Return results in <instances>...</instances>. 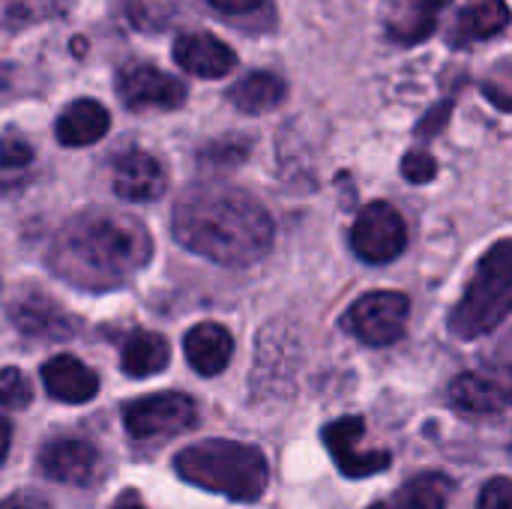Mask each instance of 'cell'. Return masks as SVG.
I'll list each match as a JSON object with an SVG mask.
<instances>
[{"instance_id": "cell-22", "label": "cell", "mask_w": 512, "mask_h": 509, "mask_svg": "<svg viewBox=\"0 0 512 509\" xmlns=\"http://www.w3.org/2000/svg\"><path fill=\"white\" fill-rule=\"evenodd\" d=\"M450 498H453V480L429 471L408 480L393 504L399 509H447Z\"/></svg>"}, {"instance_id": "cell-17", "label": "cell", "mask_w": 512, "mask_h": 509, "mask_svg": "<svg viewBox=\"0 0 512 509\" xmlns=\"http://www.w3.org/2000/svg\"><path fill=\"white\" fill-rule=\"evenodd\" d=\"M183 354L198 375L213 378V375L228 369V363L234 357V339L225 327L207 321V324H198L186 333Z\"/></svg>"}, {"instance_id": "cell-14", "label": "cell", "mask_w": 512, "mask_h": 509, "mask_svg": "<svg viewBox=\"0 0 512 509\" xmlns=\"http://www.w3.org/2000/svg\"><path fill=\"white\" fill-rule=\"evenodd\" d=\"M39 465L42 471L66 486H87L96 474L99 465V453L93 444L78 441V438H60L51 441L42 453H39Z\"/></svg>"}, {"instance_id": "cell-30", "label": "cell", "mask_w": 512, "mask_h": 509, "mask_svg": "<svg viewBox=\"0 0 512 509\" xmlns=\"http://www.w3.org/2000/svg\"><path fill=\"white\" fill-rule=\"evenodd\" d=\"M0 509H51V504L36 492H15L0 501Z\"/></svg>"}, {"instance_id": "cell-25", "label": "cell", "mask_w": 512, "mask_h": 509, "mask_svg": "<svg viewBox=\"0 0 512 509\" xmlns=\"http://www.w3.org/2000/svg\"><path fill=\"white\" fill-rule=\"evenodd\" d=\"M210 9H216L228 21H252V18H270V0H204Z\"/></svg>"}, {"instance_id": "cell-18", "label": "cell", "mask_w": 512, "mask_h": 509, "mask_svg": "<svg viewBox=\"0 0 512 509\" xmlns=\"http://www.w3.org/2000/svg\"><path fill=\"white\" fill-rule=\"evenodd\" d=\"M507 24H510L507 0H474L459 12L456 24L450 30V42L459 48V45H471V42H480V39H492Z\"/></svg>"}, {"instance_id": "cell-23", "label": "cell", "mask_w": 512, "mask_h": 509, "mask_svg": "<svg viewBox=\"0 0 512 509\" xmlns=\"http://www.w3.org/2000/svg\"><path fill=\"white\" fill-rule=\"evenodd\" d=\"M72 0H6L3 9V24L15 33L24 30L30 24L48 21V18H60L69 9Z\"/></svg>"}, {"instance_id": "cell-6", "label": "cell", "mask_w": 512, "mask_h": 509, "mask_svg": "<svg viewBox=\"0 0 512 509\" xmlns=\"http://www.w3.org/2000/svg\"><path fill=\"white\" fill-rule=\"evenodd\" d=\"M198 420V408L183 393H156L135 399L123 408V426L135 441L171 438L192 429Z\"/></svg>"}, {"instance_id": "cell-34", "label": "cell", "mask_w": 512, "mask_h": 509, "mask_svg": "<svg viewBox=\"0 0 512 509\" xmlns=\"http://www.w3.org/2000/svg\"><path fill=\"white\" fill-rule=\"evenodd\" d=\"M369 509H399L396 504H375V507H369Z\"/></svg>"}, {"instance_id": "cell-21", "label": "cell", "mask_w": 512, "mask_h": 509, "mask_svg": "<svg viewBox=\"0 0 512 509\" xmlns=\"http://www.w3.org/2000/svg\"><path fill=\"white\" fill-rule=\"evenodd\" d=\"M171 363V345L159 333H132L120 348V366L129 378H150Z\"/></svg>"}, {"instance_id": "cell-13", "label": "cell", "mask_w": 512, "mask_h": 509, "mask_svg": "<svg viewBox=\"0 0 512 509\" xmlns=\"http://www.w3.org/2000/svg\"><path fill=\"white\" fill-rule=\"evenodd\" d=\"M111 186L123 201L147 204V201H156L165 195L168 177L156 156H150L144 150H129V153L117 156Z\"/></svg>"}, {"instance_id": "cell-32", "label": "cell", "mask_w": 512, "mask_h": 509, "mask_svg": "<svg viewBox=\"0 0 512 509\" xmlns=\"http://www.w3.org/2000/svg\"><path fill=\"white\" fill-rule=\"evenodd\" d=\"M114 509H144V507H141V504H138L135 498H123V501H120V504H117Z\"/></svg>"}, {"instance_id": "cell-9", "label": "cell", "mask_w": 512, "mask_h": 509, "mask_svg": "<svg viewBox=\"0 0 512 509\" xmlns=\"http://www.w3.org/2000/svg\"><path fill=\"white\" fill-rule=\"evenodd\" d=\"M363 435H366V426L360 417H342L324 429V444H327L336 468L351 480L375 477V474L387 471L390 459H393L387 450H360Z\"/></svg>"}, {"instance_id": "cell-10", "label": "cell", "mask_w": 512, "mask_h": 509, "mask_svg": "<svg viewBox=\"0 0 512 509\" xmlns=\"http://www.w3.org/2000/svg\"><path fill=\"white\" fill-rule=\"evenodd\" d=\"M9 318L24 336H33V339H66L78 327L63 306H57L48 294H42L36 288L18 294L12 300Z\"/></svg>"}, {"instance_id": "cell-33", "label": "cell", "mask_w": 512, "mask_h": 509, "mask_svg": "<svg viewBox=\"0 0 512 509\" xmlns=\"http://www.w3.org/2000/svg\"><path fill=\"white\" fill-rule=\"evenodd\" d=\"M6 84H9V69H6V66L0 63V90H3Z\"/></svg>"}, {"instance_id": "cell-28", "label": "cell", "mask_w": 512, "mask_h": 509, "mask_svg": "<svg viewBox=\"0 0 512 509\" xmlns=\"http://www.w3.org/2000/svg\"><path fill=\"white\" fill-rule=\"evenodd\" d=\"M477 509H512L510 480H507V477H495V480L483 489Z\"/></svg>"}, {"instance_id": "cell-1", "label": "cell", "mask_w": 512, "mask_h": 509, "mask_svg": "<svg viewBox=\"0 0 512 509\" xmlns=\"http://www.w3.org/2000/svg\"><path fill=\"white\" fill-rule=\"evenodd\" d=\"M171 231L183 249L225 267H249L273 246L270 213L234 186L189 189L174 207Z\"/></svg>"}, {"instance_id": "cell-26", "label": "cell", "mask_w": 512, "mask_h": 509, "mask_svg": "<svg viewBox=\"0 0 512 509\" xmlns=\"http://www.w3.org/2000/svg\"><path fill=\"white\" fill-rule=\"evenodd\" d=\"M402 174H405V180H411V183H429V180H435V174H438V162H435V156L426 153V150H411V153L402 159Z\"/></svg>"}, {"instance_id": "cell-19", "label": "cell", "mask_w": 512, "mask_h": 509, "mask_svg": "<svg viewBox=\"0 0 512 509\" xmlns=\"http://www.w3.org/2000/svg\"><path fill=\"white\" fill-rule=\"evenodd\" d=\"M450 402L471 417H498L507 411V390L483 375L465 372L450 384Z\"/></svg>"}, {"instance_id": "cell-16", "label": "cell", "mask_w": 512, "mask_h": 509, "mask_svg": "<svg viewBox=\"0 0 512 509\" xmlns=\"http://www.w3.org/2000/svg\"><path fill=\"white\" fill-rule=\"evenodd\" d=\"M111 129V114L96 99H75L54 123V135L63 147H90Z\"/></svg>"}, {"instance_id": "cell-27", "label": "cell", "mask_w": 512, "mask_h": 509, "mask_svg": "<svg viewBox=\"0 0 512 509\" xmlns=\"http://www.w3.org/2000/svg\"><path fill=\"white\" fill-rule=\"evenodd\" d=\"M30 159H33V147L27 141H21L15 135H6L0 141V165L3 168H24V165H30Z\"/></svg>"}, {"instance_id": "cell-8", "label": "cell", "mask_w": 512, "mask_h": 509, "mask_svg": "<svg viewBox=\"0 0 512 509\" xmlns=\"http://www.w3.org/2000/svg\"><path fill=\"white\" fill-rule=\"evenodd\" d=\"M405 243H408L405 219L387 201H375L363 207L351 228V246L366 264H387L399 258Z\"/></svg>"}, {"instance_id": "cell-11", "label": "cell", "mask_w": 512, "mask_h": 509, "mask_svg": "<svg viewBox=\"0 0 512 509\" xmlns=\"http://www.w3.org/2000/svg\"><path fill=\"white\" fill-rule=\"evenodd\" d=\"M171 57L195 78H225L237 66V51L213 33H180L171 45Z\"/></svg>"}, {"instance_id": "cell-24", "label": "cell", "mask_w": 512, "mask_h": 509, "mask_svg": "<svg viewBox=\"0 0 512 509\" xmlns=\"http://www.w3.org/2000/svg\"><path fill=\"white\" fill-rule=\"evenodd\" d=\"M33 402V387L21 369H0V408L24 411Z\"/></svg>"}, {"instance_id": "cell-15", "label": "cell", "mask_w": 512, "mask_h": 509, "mask_svg": "<svg viewBox=\"0 0 512 509\" xmlns=\"http://www.w3.org/2000/svg\"><path fill=\"white\" fill-rule=\"evenodd\" d=\"M42 384H45L48 396L63 402V405H81V402H90L99 393L96 372L87 363H81L78 357H69V354L51 357L42 366Z\"/></svg>"}, {"instance_id": "cell-7", "label": "cell", "mask_w": 512, "mask_h": 509, "mask_svg": "<svg viewBox=\"0 0 512 509\" xmlns=\"http://www.w3.org/2000/svg\"><path fill=\"white\" fill-rule=\"evenodd\" d=\"M114 90L129 111H174L186 102L189 90L180 78L168 75L153 63H126L117 69Z\"/></svg>"}, {"instance_id": "cell-12", "label": "cell", "mask_w": 512, "mask_h": 509, "mask_svg": "<svg viewBox=\"0 0 512 509\" xmlns=\"http://www.w3.org/2000/svg\"><path fill=\"white\" fill-rule=\"evenodd\" d=\"M450 0H384V33L399 45L426 42L441 21Z\"/></svg>"}, {"instance_id": "cell-31", "label": "cell", "mask_w": 512, "mask_h": 509, "mask_svg": "<svg viewBox=\"0 0 512 509\" xmlns=\"http://www.w3.org/2000/svg\"><path fill=\"white\" fill-rule=\"evenodd\" d=\"M9 447H12V426H9V420L0 414V465H3L6 456H9Z\"/></svg>"}, {"instance_id": "cell-29", "label": "cell", "mask_w": 512, "mask_h": 509, "mask_svg": "<svg viewBox=\"0 0 512 509\" xmlns=\"http://www.w3.org/2000/svg\"><path fill=\"white\" fill-rule=\"evenodd\" d=\"M450 114H453V99L438 102V105L417 123V135H420V138H435V135L447 126Z\"/></svg>"}, {"instance_id": "cell-4", "label": "cell", "mask_w": 512, "mask_h": 509, "mask_svg": "<svg viewBox=\"0 0 512 509\" xmlns=\"http://www.w3.org/2000/svg\"><path fill=\"white\" fill-rule=\"evenodd\" d=\"M512 309V240H498L483 258L468 282L462 300L450 315V333L456 339L474 342L495 333Z\"/></svg>"}, {"instance_id": "cell-2", "label": "cell", "mask_w": 512, "mask_h": 509, "mask_svg": "<svg viewBox=\"0 0 512 509\" xmlns=\"http://www.w3.org/2000/svg\"><path fill=\"white\" fill-rule=\"evenodd\" d=\"M153 255L147 231L114 213L72 219L51 246V270L87 291H111L129 282Z\"/></svg>"}, {"instance_id": "cell-3", "label": "cell", "mask_w": 512, "mask_h": 509, "mask_svg": "<svg viewBox=\"0 0 512 509\" xmlns=\"http://www.w3.org/2000/svg\"><path fill=\"white\" fill-rule=\"evenodd\" d=\"M174 471L186 483L231 501H258L270 483V468L258 447L222 438L198 441L180 450Z\"/></svg>"}, {"instance_id": "cell-20", "label": "cell", "mask_w": 512, "mask_h": 509, "mask_svg": "<svg viewBox=\"0 0 512 509\" xmlns=\"http://www.w3.org/2000/svg\"><path fill=\"white\" fill-rule=\"evenodd\" d=\"M288 96V84L273 75V72H249L243 75L231 90H228V102L243 111V114H267L273 108H279Z\"/></svg>"}, {"instance_id": "cell-5", "label": "cell", "mask_w": 512, "mask_h": 509, "mask_svg": "<svg viewBox=\"0 0 512 509\" xmlns=\"http://www.w3.org/2000/svg\"><path fill=\"white\" fill-rule=\"evenodd\" d=\"M411 315V300L399 291H372L360 297L342 318V327L363 345L384 348L402 339Z\"/></svg>"}]
</instances>
